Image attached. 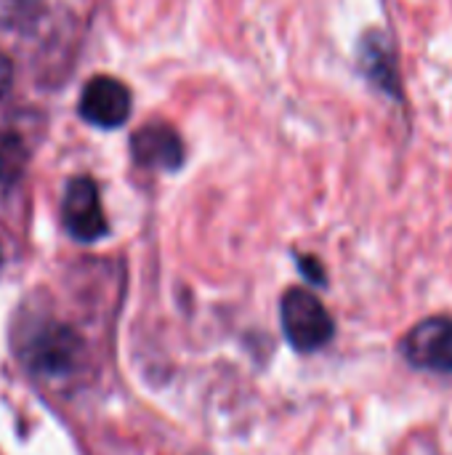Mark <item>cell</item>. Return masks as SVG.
<instances>
[{"instance_id":"8","label":"cell","mask_w":452,"mask_h":455,"mask_svg":"<svg viewBox=\"0 0 452 455\" xmlns=\"http://www.w3.org/2000/svg\"><path fill=\"white\" fill-rule=\"evenodd\" d=\"M11 80H13V64H11V59L0 51V99L8 93Z\"/></svg>"},{"instance_id":"7","label":"cell","mask_w":452,"mask_h":455,"mask_svg":"<svg viewBox=\"0 0 452 455\" xmlns=\"http://www.w3.org/2000/svg\"><path fill=\"white\" fill-rule=\"evenodd\" d=\"M360 64L362 72L386 93L400 96V69H397V59L392 51V43L384 32L370 29L362 43H360Z\"/></svg>"},{"instance_id":"5","label":"cell","mask_w":452,"mask_h":455,"mask_svg":"<svg viewBox=\"0 0 452 455\" xmlns=\"http://www.w3.org/2000/svg\"><path fill=\"white\" fill-rule=\"evenodd\" d=\"M80 115L91 125L120 128L131 117V91L117 77H91L80 93Z\"/></svg>"},{"instance_id":"6","label":"cell","mask_w":452,"mask_h":455,"mask_svg":"<svg viewBox=\"0 0 452 455\" xmlns=\"http://www.w3.org/2000/svg\"><path fill=\"white\" fill-rule=\"evenodd\" d=\"M133 160L152 171H178L184 163V141L165 123H147L131 139Z\"/></svg>"},{"instance_id":"9","label":"cell","mask_w":452,"mask_h":455,"mask_svg":"<svg viewBox=\"0 0 452 455\" xmlns=\"http://www.w3.org/2000/svg\"><path fill=\"white\" fill-rule=\"evenodd\" d=\"M298 264H301V269L309 275V280H312V283H317V285H320V283H325V272H322V267H320L314 259H298Z\"/></svg>"},{"instance_id":"4","label":"cell","mask_w":452,"mask_h":455,"mask_svg":"<svg viewBox=\"0 0 452 455\" xmlns=\"http://www.w3.org/2000/svg\"><path fill=\"white\" fill-rule=\"evenodd\" d=\"M402 357L421 371L452 373L450 317H429L410 328L402 339Z\"/></svg>"},{"instance_id":"1","label":"cell","mask_w":452,"mask_h":455,"mask_svg":"<svg viewBox=\"0 0 452 455\" xmlns=\"http://www.w3.org/2000/svg\"><path fill=\"white\" fill-rule=\"evenodd\" d=\"M280 317H282L285 339L301 355H312L322 349L336 336V323L330 312L322 307V301L314 293L304 288H290L282 296Z\"/></svg>"},{"instance_id":"2","label":"cell","mask_w":452,"mask_h":455,"mask_svg":"<svg viewBox=\"0 0 452 455\" xmlns=\"http://www.w3.org/2000/svg\"><path fill=\"white\" fill-rule=\"evenodd\" d=\"M83 352V341L75 331L59 323H40L32 328L27 341H21V360L29 371L40 376H61L69 373Z\"/></svg>"},{"instance_id":"10","label":"cell","mask_w":452,"mask_h":455,"mask_svg":"<svg viewBox=\"0 0 452 455\" xmlns=\"http://www.w3.org/2000/svg\"><path fill=\"white\" fill-rule=\"evenodd\" d=\"M0 267H3V248H0Z\"/></svg>"},{"instance_id":"3","label":"cell","mask_w":452,"mask_h":455,"mask_svg":"<svg viewBox=\"0 0 452 455\" xmlns=\"http://www.w3.org/2000/svg\"><path fill=\"white\" fill-rule=\"evenodd\" d=\"M61 221L77 243H96L109 232L101 211L99 187L93 184V179L77 176L67 184L64 203H61Z\"/></svg>"}]
</instances>
